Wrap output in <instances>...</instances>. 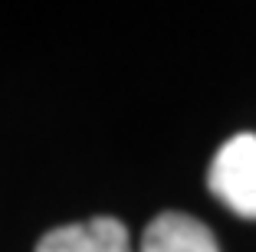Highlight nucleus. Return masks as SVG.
I'll return each instance as SVG.
<instances>
[{
  "instance_id": "1",
  "label": "nucleus",
  "mask_w": 256,
  "mask_h": 252,
  "mask_svg": "<svg viewBox=\"0 0 256 252\" xmlns=\"http://www.w3.org/2000/svg\"><path fill=\"white\" fill-rule=\"evenodd\" d=\"M207 187L236 216L256 220V134H236L217 151Z\"/></svg>"
},
{
  "instance_id": "2",
  "label": "nucleus",
  "mask_w": 256,
  "mask_h": 252,
  "mask_svg": "<svg viewBox=\"0 0 256 252\" xmlns=\"http://www.w3.org/2000/svg\"><path fill=\"white\" fill-rule=\"evenodd\" d=\"M36 252H135L125 223L115 216H96L86 223L56 226L40 239Z\"/></svg>"
},
{
  "instance_id": "3",
  "label": "nucleus",
  "mask_w": 256,
  "mask_h": 252,
  "mask_svg": "<svg viewBox=\"0 0 256 252\" xmlns=\"http://www.w3.org/2000/svg\"><path fill=\"white\" fill-rule=\"evenodd\" d=\"M138 252H220V246L200 220L171 210L148 223Z\"/></svg>"
}]
</instances>
